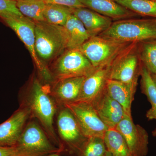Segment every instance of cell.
I'll return each instance as SVG.
<instances>
[{
  "label": "cell",
  "instance_id": "1",
  "mask_svg": "<svg viewBox=\"0 0 156 156\" xmlns=\"http://www.w3.org/2000/svg\"><path fill=\"white\" fill-rule=\"evenodd\" d=\"M35 23V49L44 65L55 61L67 49L68 37L64 27L46 21Z\"/></svg>",
  "mask_w": 156,
  "mask_h": 156
},
{
  "label": "cell",
  "instance_id": "2",
  "mask_svg": "<svg viewBox=\"0 0 156 156\" xmlns=\"http://www.w3.org/2000/svg\"><path fill=\"white\" fill-rule=\"evenodd\" d=\"M98 36L126 43L156 40V18H130L114 21Z\"/></svg>",
  "mask_w": 156,
  "mask_h": 156
},
{
  "label": "cell",
  "instance_id": "3",
  "mask_svg": "<svg viewBox=\"0 0 156 156\" xmlns=\"http://www.w3.org/2000/svg\"><path fill=\"white\" fill-rule=\"evenodd\" d=\"M142 66L139 43H133L111 65L109 79L122 82L136 91Z\"/></svg>",
  "mask_w": 156,
  "mask_h": 156
},
{
  "label": "cell",
  "instance_id": "4",
  "mask_svg": "<svg viewBox=\"0 0 156 156\" xmlns=\"http://www.w3.org/2000/svg\"><path fill=\"white\" fill-rule=\"evenodd\" d=\"M133 43L117 41L97 36L91 37L80 49L95 68L110 66Z\"/></svg>",
  "mask_w": 156,
  "mask_h": 156
},
{
  "label": "cell",
  "instance_id": "5",
  "mask_svg": "<svg viewBox=\"0 0 156 156\" xmlns=\"http://www.w3.org/2000/svg\"><path fill=\"white\" fill-rule=\"evenodd\" d=\"M29 102L30 112L38 119L50 137L56 142L53 126L56 105L49 89L37 79L34 80L32 84Z\"/></svg>",
  "mask_w": 156,
  "mask_h": 156
},
{
  "label": "cell",
  "instance_id": "6",
  "mask_svg": "<svg viewBox=\"0 0 156 156\" xmlns=\"http://www.w3.org/2000/svg\"><path fill=\"white\" fill-rule=\"evenodd\" d=\"M0 20L17 34L29 51L39 72L46 80L51 79L50 71L39 59L35 49V23L23 16L10 14H0Z\"/></svg>",
  "mask_w": 156,
  "mask_h": 156
},
{
  "label": "cell",
  "instance_id": "7",
  "mask_svg": "<svg viewBox=\"0 0 156 156\" xmlns=\"http://www.w3.org/2000/svg\"><path fill=\"white\" fill-rule=\"evenodd\" d=\"M80 48L66 49L55 60L53 67V76L57 80L87 77L96 70Z\"/></svg>",
  "mask_w": 156,
  "mask_h": 156
},
{
  "label": "cell",
  "instance_id": "8",
  "mask_svg": "<svg viewBox=\"0 0 156 156\" xmlns=\"http://www.w3.org/2000/svg\"><path fill=\"white\" fill-rule=\"evenodd\" d=\"M63 106L75 117L87 138L97 136L104 138L108 128L98 116L92 104L75 101L65 104Z\"/></svg>",
  "mask_w": 156,
  "mask_h": 156
},
{
  "label": "cell",
  "instance_id": "9",
  "mask_svg": "<svg viewBox=\"0 0 156 156\" xmlns=\"http://www.w3.org/2000/svg\"><path fill=\"white\" fill-rule=\"evenodd\" d=\"M16 145L27 151L43 156L58 154L62 151L52 144L44 131L34 121L29 123L23 129Z\"/></svg>",
  "mask_w": 156,
  "mask_h": 156
},
{
  "label": "cell",
  "instance_id": "10",
  "mask_svg": "<svg viewBox=\"0 0 156 156\" xmlns=\"http://www.w3.org/2000/svg\"><path fill=\"white\" fill-rule=\"evenodd\" d=\"M115 128L124 137L132 156L147 155L148 134L142 126L134 124L132 117L126 115Z\"/></svg>",
  "mask_w": 156,
  "mask_h": 156
},
{
  "label": "cell",
  "instance_id": "11",
  "mask_svg": "<svg viewBox=\"0 0 156 156\" xmlns=\"http://www.w3.org/2000/svg\"><path fill=\"white\" fill-rule=\"evenodd\" d=\"M57 126L62 140L73 151L78 152L88 138L84 135L75 117L64 106L57 117Z\"/></svg>",
  "mask_w": 156,
  "mask_h": 156
},
{
  "label": "cell",
  "instance_id": "12",
  "mask_svg": "<svg viewBox=\"0 0 156 156\" xmlns=\"http://www.w3.org/2000/svg\"><path fill=\"white\" fill-rule=\"evenodd\" d=\"M110 72V66L96 69L94 72L86 77L75 101L93 103L105 90L109 79Z\"/></svg>",
  "mask_w": 156,
  "mask_h": 156
},
{
  "label": "cell",
  "instance_id": "13",
  "mask_svg": "<svg viewBox=\"0 0 156 156\" xmlns=\"http://www.w3.org/2000/svg\"><path fill=\"white\" fill-rule=\"evenodd\" d=\"M30 112L29 108H20L0 124V146L17 145Z\"/></svg>",
  "mask_w": 156,
  "mask_h": 156
},
{
  "label": "cell",
  "instance_id": "14",
  "mask_svg": "<svg viewBox=\"0 0 156 156\" xmlns=\"http://www.w3.org/2000/svg\"><path fill=\"white\" fill-rule=\"evenodd\" d=\"M92 104L98 116L108 129L115 128L126 115L122 105L110 97L105 89Z\"/></svg>",
  "mask_w": 156,
  "mask_h": 156
},
{
  "label": "cell",
  "instance_id": "15",
  "mask_svg": "<svg viewBox=\"0 0 156 156\" xmlns=\"http://www.w3.org/2000/svg\"><path fill=\"white\" fill-rule=\"evenodd\" d=\"M86 8L98 14L109 17L114 21L139 16L125 7L118 4L114 0H80Z\"/></svg>",
  "mask_w": 156,
  "mask_h": 156
},
{
  "label": "cell",
  "instance_id": "16",
  "mask_svg": "<svg viewBox=\"0 0 156 156\" xmlns=\"http://www.w3.org/2000/svg\"><path fill=\"white\" fill-rule=\"evenodd\" d=\"M73 14L80 20L91 37L97 36L106 31L114 21L87 8L74 9Z\"/></svg>",
  "mask_w": 156,
  "mask_h": 156
},
{
  "label": "cell",
  "instance_id": "17",
  "mask_svg": "<svg viewBox=\"0 0 156 156\" xmlns=\"http://www.w3.org/2000/svg\"><path fill=\"white\" fill-rule=\"evenodd\" d=\"M86 77H76L57 80L53 87V95L64 105L77 99Z\"/></svg>",
  "mask_w": 156,
  "mask_h": 156
},
{
  "label": "cell",
  "instance_id": "18",
  "mask_svg": "<svg viewBox=\"0 0 156 156\" xmlns=\"http://www.w3.org/2000/svg\"><path fill=\"white\" fill-rule=\"evenodd\" d=\"M105 90L110 97L122 105L126 115L132 117L131 106L136 90L122 82L110 79L107 81Z\"/></svg>",
  "mask_w": 156,
  "mask_h": 156
},
{
  "label": "cell",
  "instance_id": "19",
  "mask_svg": "<svg viewBox=\"0 0 156 156\" xmlns=\"http://www.w3.org/2000/svg\"><path fill=\"white\" fill-rule=\"evenodd\" d=\"M64 27L68 40L67 49L80 48L91 37L80 20L73 14L69 15Z\"/></svg>",
  "mask_w": 156,
  "mask_h": 156
},
{
  "label": "cell",
  "instance_id": "20",
  "mask_svg": "<svg viewBox=\"0 0 156 156\" xmlns=\"http://www.w3.org/2000/svg\"><path fill=\"white\" fill-rule=\"evenodd\" d=\"M140 76L141 92L147 96L151 105V108L147 112L146 116L149 120L156 121V85L150 73L143 65Z\"/></svg>",
  "mask_w": 156,
  "mask_h": 156
},
{
  "label": "cell",
  "instance_id": "21",
  "mask_svg": "<svg viewBox=\"0 0 156 156\" xmlns=\"http://www.w3.org/2000/svg\"><path fill=\"white\" fill-rule=\"evenodd\" d=\"M104 139L112 156H132L126 140L115 128L108 130Z\"/></svg>",
  "mask_w": 156,
  "mask_h": 156
},
{
  "label": "cell",
  "instance_id": "22",
  "mask_svg": "<svg viewBox=\"0 0 156 156\" xmlns=\"http://www.w3.org/2000/svg\"><path fill=\"white\" fill-rule=\"evenodd\" d=\"M73 9L61 5L45 4L43 12L45 21L53 25L64 27Z\"/></svg>",
  "mask_w": 156,
  "mask_h": 156
},
{
  "label": "cell",
  "instance_id": "23",
  "mask_svg": "<svg viewBox=\"0 0 156 156\" xmlns=\"http://www.w3.org/2000/svg\"><path fill=\"white\" fill-rule=\"evenodd\" d=\"M139 16L156 18V0H114Z\"/></svg>",
  "mask_w": 156,
  "mask_h": 156
},
{
  "label": "cell",
  "instance_id": "24",
  "mask_svg": "<svg viewBox=\"0 0 156 156\" xmlns=\"http://www.w3.org/2000/svg\"><path fill=\"white\" fill-rule=\"evenodd\" d=\"M16 5L23 16L34 21H45L43 15L45 3L41 0H16Z\"/></svg>",
  "mask_w": 156,
  "mask_h": 156
},
{
  "label": "cell",
  "instance_id": "25",
  "mask_svg": "<svg viewBox=\"0 0 156 156\" xmlns=\"http://www.w3.org/2000/svg\"><path fill=\"white\" fill-rule=\"evenodd\" d=\"M139 50L143 65L151 74H156V40L139 43Z\"/></svg>",
  "mask_w": 156,
  "mask_h": 156
},
{
  "label": "cell",
  "instance_id": "26",
  "mask_svg": "<svg viewBox=\"0 0 156 156\" xmlns=\"http://www.w3.org/2000/svg\"><path fill=\"white\" fill-rule=\"evenodd\" d=\"M79 156H107L108 151L104 138H88L78 152Z\"/></svg>",
  "mask_w": 156,
  "mask_h": 156
},
{
  "label": "cell",
  "instance_id": "27",
  "mask_svg": "<svg viewBox=\"0 0 156 156\" xmlns=\"http://www.w3.org/2000/svg\"><path fill=\"white\" fill-rule=\"evenodd\" d=\"M0 156H43L24 150L18 146H1Z\"/></svg>",
  "mask_w": 156,
  "mask_h": 156
},
{
  "label": "cell",
  "instance_id": "28",
  "mask_svg": "<svg viewBox=\"0 0 156 156\" xmlns=\"http://www.w3.org/2000/svg\"><path fill=\"white\" fill-rule=\"evenodd\" d=\"M10 14L23 16L16 5V0H0V14Z\"/></svg>",
  "mask_w": 156,
  "mask_h": 156
},
{
  "label": "cell",
  "instance_id": "29",
  "mask_svg": "<svg viewBox=\"0 0 156 156\" xmlns=\"http://www.w3.org/2000/svg\"><path fill=\"white\" fill-rule=\"evenodd\" d=\"M45 4L61 5L72 9L86 8L80 0H41Z\"/></svg>",
  "mask_w": 156,
  "mask_h": 156
},
{
  "label": "cell",
  "instance_id": "30",
  "mask_svg": "<svg viewBox=\"0 0 156 156\" xmlns=\"http://www.w3.org/2000/svg\"><path fill=\"white\" fill-rule=\"evenodd\" d=\"M151 76L155 84V85H156V74H151Z\"/></svg>",
  "mask_w": 156,
  "mask_h": 156
},
{
  "label": "cell",
  "instance_id": "31",
  "mask_svg": "<svg viewBox=\"0 0 156 156\" xmlns=\"http://www.w3.org/2000/svg\"><path fill=\"white\" fill-rule=\"evenodd\" d=\"M45 156H60L58 153L52 154Z\"/></svg>",
  "mask_w": 156,
  "mask_h": 156
},
{
  "label": "cell",
  "instance_id": "32",
  "mask_svg": "<svg viewBox=\"0 0 156 156\" xmlns=\"http://www.w3.org/2000/svg\"><path fill=\"white\" fill-rule=\"evenodd\" d=\"M152 133L153 136L156 137V129H154V130L152 131Z\"/></svg>",
  "mask_w": 156,
  "mask_h": 156
},
{
  "label": "cell",
  "instance_id": "33",
  "mask_svg": "<svg viewBox=\"0 0 156 156\" xmlns=\"http://www.w3.org/2000/svg\"><path fill=\"white\" fill-rule=\"evenodd\" d=\"M107 156H112L111 155V154H110L109 153V152H108V154Z\"/></svg>",
  "mask_w": 156,
  "mask_h": 156
}]
</instances>
